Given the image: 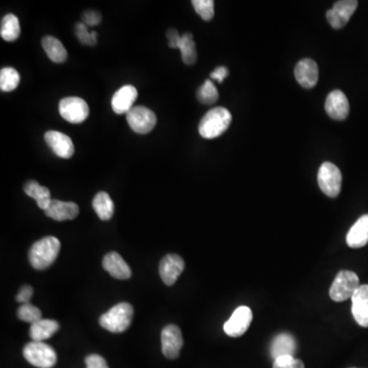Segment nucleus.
<instances>
[{
    "label": "nucleus",
    "instance_id": "1",
    "mask_svg": "<svg viewBox=\"0 0 368 368\" xmlns=\"http://www.w3.org/2000/svg\"><path fill=\"white\" fill-rule=\"evenodd\" d=\"M60 251V242L54 236H46L31 246L29 261L33 268L45 271L54 264Z\"/></svg>",
    "mask_w": 368,
    "mask_h": 368
},
{
    "label": "nucleus",
    "instance_id": "2",
    "mask_svg": "<svg viewBox=\"0 0 368 368\" xmlns=\"http://www.w3.org/2000/svg\"><path fill=\"white\" fill-rule=\"evenodd\" d=\"M232 116L227 108H212L209 111L198 125V133L202 137L207 139H213L221 137L229 129Z\"/></svg>",
    "mask_w": 368,
    "mask_h": 368
},
{
    "label": "nucleus",
    "instance_id": "3",
    "mask_svg": "<svg viewBox=\"0 0 368 368\" xmlns=\"http://www.w3.org/2000/svg\"><path fill=\"white\" fill-rule=\"evenodd\" d=\"M133 313V307L129 303H119L100 317V326L114 334L124 332L130 326Z\"/></svg>",
    "mask_w": 368,
    "mask_h": 368
},
{
    "label": "nucleus",
    "instance_id": "4",
    "mask_svg": "<svg viewBox=\"0 0 368 368\" xmlns=\"http://www.w3.org/2000/svg\"><path fill=\"white\" fill-rule=\"evenodd\" d=\"M360 286L359 277L350 271H342L336 275L330 288V297L334 302H344L352 299Z\"/></svg>",
    "mask_w": 368,
    "mask_h": 368
},
{
    "label": "nucleus",
    "instance_id": "5",
    "mask_svg": "<svg viewBox=\"0 0 368 368\" xmlns=\"http://www.w3.org/2000/svg\"><path fill=\"white\" fill-rule=\"evenodd\" d=\"M23 355L35 367L51 368L56 363V351L43 342L29 343L24 347Z\"/></svg>",
    "mask_w": 368,
    "mask_h": 368
},
{
    "label": "nucleus",
    "instance_id": "6",
    "mask_svg": "<svg viewBox=\"0 0 368 368\" xmlns=\"http://www.w3.org/2000/svg\"><path fill=\"white\" fill-rule=\"evenodd\" d=\"M319 185L321 192L330 198H336L342 189V173L330 162H324L319 171Z\"/></svg>",
    "mask_w": 368,
    "mask_h": 368
},
{
    "label": "nucleus",
    "instance_id": "7",
    "mask_svg": "<svg viewBox=\"0 0 368 368\" xmlns=\"http://www.w3.org/2000/svg\"><path fill=\"white\" fill-rule=\"evenodd\" d=\"M58 111L62 118L72 124L84 122L89 115V104L84 100L77 96L62 98L58 104Z\"/></svg>",
    "mask_w": 368,
    "mask_h": 368
},
{
    "label": "nucleus",
    "instance_id": "8",
    "mask_svg": "<svg viewBox=\"0 0 368 368\" xmlns=\"http://www.w3.org/2000/svg\"><path fill=\"white\" fill-rule=\"evenodd\" d=\"M126 120L130 128L138 135H148L157 124V116L146 106H133L126 114Z\"/></svg>",
    "mask_w": 368,
    "mask_h": 368
},
{
    "label": "nucleus",
    "instance_id": "9",
    "mask_svg": "<svg viewBox=\"0 0 368 368\" xmlns=\"http://www.w3.org/2000/svg\"><path fill=\"white\" fill-rule=\"evenodd\" d=\"M161 340H162V352L164 356L169 359L177 358L183 346L181 328L174 324L165 326L161 334Z\"/></svg>",
    "mask_w": 368,
    "mask_h": 368
},
{
    "label": "nucleus",
    "instance_id": "10",
    "mask_svg": "<svg viewBox=\"0 0 368 368\" xmlns=\"http://www.w3.org/2000/svg\"><path fill=\"white\" fill-rule=\"evenodd\" d=\"M358 6L356 0H342L338 1L332 6V10L326 12V19L330 26L334 29H342L346 26L351 16L354 14Z\"/></svg>",
    "mask_w": 368,
    "mask_h": 368
},
{
    "label": "nucleus",
    "instance_id": "11",
    "mask_svg": "<svg viewBox=\"0 0 368 368\" xmlns=\"http://www.w3.org/2000/svg\"><path fill=\"white\" fill-rule=\"evenodd\" d=\"M253 321V312L246 306H240L232 313L231 317L225 322V332L231 338H238L244 334Z\"/></svg>",
    "mask_w": 368,
    "mask_h": 368
},
{
    "label": "nucleus",
    "instance_id": "12",
    "mask_svg": "<svg viewBox=\"0 0 368 368\" xmlns=\"http://www.w3.org/2000/svg\"><path fill=\"white\" fill-rule=\"evenodd\" d=\"M184 267L185 263L179 255L169 254L161 261L159 273L166 286H173L183 273Z\"/></svg>",
    "mask_w": 368,
    "mask_h": 368
},
{
    "label": "nucleus",
    "instance_id": "13",
    "mask_svg": "<svg viewBox=\"0 0 368 368\" xmlns=\"http://www.w3.org/2000/svg\"><path fill=\"white\" fill-rule=\"evenodd\" d=\"M295 77L299 84L304 89H313L319 82V66L311 58H304L297 64Z\"/></svg>",
    "mask_w": 368,
    "mask_h": 368
},
{
    "label": "nucleus",
    "instance_id": "14",
    "mask_svg": "<svg viewBox=\"0 0 368 368\" xmlns=\"http://www.w3.org/2000/svg\"><path fill=\"white\" fill-rule=\"evenodd\" d=\"M325 111L334 120L343 121L349 116L350 104L344 92L334 91L328 94L325 102Z\"/></svg>",
    "mask_w": 368,
    "mask_h": 368
},
{
    "label": "nucleus",
    "instance_id": "15",
    "mask_svg": "<svg viewBox=\"0 0 368 368\" xmlns=\"http://www.w3.org/2000/svg\"><path fill=\"white\" fill-rule=\"evenodd\" d=\"M45 139L52 152L60 158L70 159L74 154L75 148L72 139L65 133L48 131L45 133Z\"/></svg>",
    "mask_w": 368,
    "mask_h": 368
},
{
    "label": "nucleus",
    "instance_id": "16",
    "mask_svg": "<svg viewBox=\"0 0 368 368\" xmlns=\"http://www.w3.org/2000/svg\"><path fill=\"white\" fill-rule=\"evenodd\" d=\"M137 95V89L133 85H124L121 87L113 95V111L119 115L127 114L133 108Z\"/></svg>",
    "mask_w": 368,
    "mask_h": 368
},
{
    "label": "nucleus",
    "instance_id": "17",
    "mask_svg": "<svg viewBox=\"0 0 368 368\" xmlns=\"http://www.w3.org/2000/svg\"><path fill=\"white\" fill-rule=\"evenodd\" d=\"M45 213L46 216L56 221L73 220L79 215V207L73 202L51 200Z\"/></svg>",
    "mask_w": 368,
    "mask_h": 368
},
{
    "label": "nucleus",
    "instance_id": "18",
    "mask_svg": "<svg viewBox=\"0 0 368 368\" xmlns=\"http://www.w3.org/2000/svg\"><path fill=\"white\" fill-rule=\"evenodd\" d=\"M351 300L355 321L363 327H368V284L359 286Z\"/></svg>",
    "mask_w": 368,
    "mask_h": 368
},
{
    "label": "nucleus",
    "instance_id": "19",
    "mask_svg": "<svg viewBox=\"0 0 368 368\" xmlns=\"http://www.w3.org/2000/svg\"><path fill=\"white\" fill-rule=\"evenodd\" d=\"M104 271L117 279H128L131 277V269L124 259L116 252H111L104 256L102 260Z\"/></svg>",
    "mask_w": 368,
    "mask_h": 368
},
{
    "label": "nucleus",
    "instance_id": "20",
    "mask_svg": "<svg viewBox=\"0 0 368 368\" xmlns=\"http://www.w3.org/2000/svg\"><path fill=\"white\" fill-rule=\"evenodd\" d=\"M347 244L352 249H360L368 244V214L363 215L351 227L346 238Z\"/></svg>",
    "mask_w": 368,
    "mask_h": 368
},
{
    "label": "nucleus",
    "instance_id": "21",
    "mask_svg": "<svg viewBox=\"0 0 368 368\" xmlns=\"http://www.w3.org/2000/svg\"><path fill=\"white\" fill-rule=\"evenodd\" d=\"M297 351V343L292 334H278L273 341L271 346V354L273 359L282 356H294Z\"/></svg>",
    "mask_w": 368,
    "mask_h": 368
},
{
    "label": "nucleus",
    "instance_id": "22",
    "mask_svg": "<svg viewBox=\"0 0 368 368\" xmlns=\"http://www.w3.org/2000/svg\"><path fill=\"white\" fill-rule=\"evenodd\" d=\"M60 328V324L56 321L50 319H41L35 323L31 324L29 334L34 342H43L51 338Z\"/></svg>",
    "mask_w": 368,
    "mask_h": 368
},
{
    "label": "nucleus",
    "instance_id": "23",
    "mask_svg": "<svg viewBox=\"0 0 368 368\" xmlns=\"http://www.w3.org/2000/svg\"><path fill=\"white\" fill-rule=\"evenodd\" d=\"M25 194L36 200L37 205L41 210L45 211L49 207L52 198H50V192L45 186L35 181H27L24 185Z\"/></svg>",
    "mask_w": 368,
    "mask_h": 368
},
{
    "label": "nucleus",
    "instance_id": "24",
    "mask_svg": "<svg viewBox=\"0 0 368 368\" xmlns=\"http://www.w3.org/2000/svg\"><path fill=\"white\" fill-rule=\"evenodd\" d=\"M43 47L51 62L62 64L68 58V52H67L66 48L56 37H43Z\"/></svg>",
    "mask_w": 368,
    "mask_h": 368
},
{
    "label": "nucleus",
    "instance_id": "25",
    "mask_svg": "<svg viewBox=\"0 0 368 368\" xmlns=\"http://www.w3.org/2000/svg\"><path fill=\"white\" fill-rule=\"evenodd\" d=\"M92 207L100 220H110L114 215V203L106 192H100L94 196Z\"/></svg>",
    "mask_w": 368,
    "mask_h": 368
},
{
    "label": "nucleus",
    "instance_id": "26",
    "mask_svg": "<svg viewBox=\"0 0 368 368\" xmlns=\"http://www.w3.org/2000/svg\"><path fill=\"white\" fill-rule=\"evenodd\" d=\"M21 34L20 22L18 16L14 14H8L2 18L0 25V35L3 41L12 43L16 41Z\"/></svg>",
    "mask_w": 368,
    "mask_h": 368
},
{
    "label": "nucleus",
    "instance_id": "27",
    "mask_svg": "<svg viewBox=\"0 0 368 368\" xmlns=\"http://www.w3.org/2000/svg\"><path fill=\"white\" fill-rule=\"evenodd\" d=\"M181 52V58L184 64L192 66L196 62L198 54H196V43L194 41V36L190 33H185L181 36V43L179 45Z\"/></svg>",
    "mask_w": 368,
    "mask_h": 368
},
{
    "label": "nucleus",
    "instance_id": "28",
    "mask_svg": "<svg viewBox=\"0 0 368 368\" xmlns=\"http://www.w3.org/2000/svg\"><path fill=\"white\" fill-rule=\"evenodd\" d=\"M21 76L14 68H3L0 71V89L3 92L14 91L20 84Z\"/></svg>",
    "mask_w": 368,
    "mask_h": 368
},
{
    "label": "nucleus",
    "instance_id": "29",
    "mask_svg": "<svg viewBox=\"0 0 368 368\" xmlns=\"http://www.w3.org/2000/svg\"><path fill=\"white\" fill-rule=\"evenodd\" d=\"M196 96H198V102H202V104H212L218 100L219 93L214 83L210 79H208L198 89V92H196Z\"/></svg>",
    "mask_w": 368,
    "mask_h": 368
},
{
    "label": "nucleus",
    "instance_id": "30",
    "mask_svg": "<svg viewBox=\"0 0 368 368\" xmlns=\"http://www.w3.org/2000/svg\"><path fill=\"white\" fill-rule=\"evenodd\" d=\"M41 311L39 310V308L35 307L34 305L30 304H23L21 305L20 308L18 309V317L19 319H21L22 321L28 322V323H35L38 321H41Z\"/></svg>",
    "mask_w": 368,
    "mask_h": 368
},
{
    "label": "nucleus",
    "instance_id": "31",
    "mask_svg": "<svg viewBox=\"0 0 368 368\" xmlns=\"http://www.w3.org/2000/svg\"><path fill=\"white\" fill-rule=\"evenodd\" d=\"M196 14L204 21H211L214 16V1L213 0H194L192 1Z\"/></svg>",
    "mask_w": 368,
    "mask_h": 368
},
{
    "label": "nucleus",
    "instance_id": "32",
    "mask_svg": "<svg viewBox=\"0 0 368 368\" xmlns=\"http://www.w3.org/2000/svg\"><path fill=\"white\" fill-rule=\"evenodd\" d=\"M75 31H76L77 38L80 41V43H82V45H96V36H97V33H96L95 31L89 32V29H87V25H85L84 23H77L76 27H75Z\"/></svg>",
    "mask_w": 368,
    "mask_h": 368
},
{
    "label": "nucleus",
    "instance_id": "33",
    "mask_svg": "<svg viewBox=\"0 0 368 368\" xmlns=\"http://www.w3.org/2000/svg\"><path fill=\"white\" fill-rule=\"evenodd\" d=\"M273 368H305L304 363L294 356H282L276 358Z\"/></svg>",
    "mask_w": 368,
    "mask_h": 368
},
{
    "label": "nucleus",
    "instance_id": "34",
    "mask_svg": "<svg viewBox=\"0 0 368 368\" xmlns=\"http://www.w3.org/2000/svg\"><path fill=\"white\" fill-rule=\"evenodd\" d=\"M82 20L87 26H97L102 22V14L95 10H87L83 14Z\"/></svg>",
    "mask_w": 368,
    "mask_h": 368
},
{
    "label": "nucleus",
    "instance_id": "35",
    "mask_svg": "<svg viewBox=\"0 0 368 368\" xmlns=\"http://www.w3.org/2000/svg\"><path fill=\"white\" fill-rule=\"evenodd\" d=\"M85 363H87V368H108L106 359L100 355H89L85 359Z\"/></svg>",
    "mask_w": 368,
    "mask_h": 368
},
{
    "label": "nucleus",
    "instance_id": "36",
    "mask_svg": "<svg viewBox=\"0 0 368 368\" xmlns=\"http://www.w3.org/2000/svg\"><path fill=\"white\" fill-rule=\"evenodd\" d=\"M167 39H168L169 47L179 48L181 43V36L179 35V31L176 29H168L166 33Z\"/></svg>",
    "mask_w": 368,
    "mask_h": 368
},
{
    "label": "nucleus",
    "instance_id": "37",
    "mask_svg": "<svg viewBox=\"0 0 368 368\" xmlns=\"http://www.w3.org/2000/svg\"><path fill=\"white\" fill-rule=\"evenodd\" d=\"M33 295V288L30 286H24L21 288L19 292L18 296H16V301L21 304H28L30 302L31 297Z\"/></svg>",
    "mask_w": 368,
    "mask_h": 368
},
{
    "label": "nucleus",
    "instance_id": "38",
    "mask_svg": "<svg viewBox=\"0 0 368 368\" xmlns=\"http://www.w3.org/2000/svg\"><path fill=\"white\" fill-rule=\"evenodd\" d=\"M229 69L225 67H218L215 69L214 72L211 73V78L218 81L219 83H222L225 79L229 76Z\"/></svg>",
    "mask_w": 368,
    "mask_h": 368
},
{
    "label": "nucleus",
    "instance_id": "39",
    "mask_svg": "<svg viewBox=\"0 0 368 368\" xmlns=\"http://www.w3.org/2000/svg\"><path fill=\"white\" fill-rule=\"evenodd\" d=\"M351 368H355V367H351Z\"/></svg>",
    "mask_w": 368,
    "mask_h": 368
}]
</instances>
